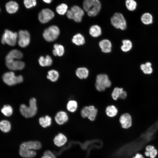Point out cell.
Returning a JSON list of instances; mask_svg holds the SVG:
<instances>
[{
  "mask_svg": "<svg viewBox=\"0 0 158 158\" xmlns=\"http://www.w3.org/2000/svg\"><path fill=\"white\" fill-rule=\"evenodd\" d=\"M59 76V73L58 71L54 70H52L49 71L48 72L47 78L51 81L55 82L57 80Z\"/></svg>",
  "mask_w": 158,
  "mask_h": 158,
  "instance_id": "obj_32",
  "label": "cell"
},
{
  "mask_svg": "<svg viewBox=\"0 0 158 158\" xmlns=\"http://www.w3.org/2000/svg\"><path fill=\"white\" fill-rule=\"evenodd\" d=\"M89 32L92 37H97L101 35L102 31L100 26L97 25H94L90 28Z\"/></svg>",
  "mask_w": 158,
  "mask_h": 158,
  "instance_id": "obj_23",
  "label": "cell"
},
{
  "mask_svg": "<svg viewBox=\"0 0 158 158\" xmlns=\"http://www.w3.org/2000/svg\"><path fill=\"white\" fill-rule=\"evenodd\" d=\"M23 54L19 50L14 49L11 50L6 57V62H8L15 59H19L22 58Z\"/></svg>",
  "mask_w": 158,
  "mask_h": 158,
  "instance_id": "obj_15",
  "label": "cell"
},
{
  "mask_svg": "<svg viewBox=\"0 0 158 158\" xmlns=\"http://www.w3.org/2000/svg\"><path fill=\"white\" fill-rule=\"evenodd\" d=\"M97 112V109L93 106H85L81 111V115L83 118H87L91 121H94Z\"/></svg>",
  "mask_w": 158,
  "mask_h": 158,
  "instance_id": "obj_9",
  "label": "cell"
},
{
  "mask_svg": "<svg viewBox=\"0 0 158 158\" xmlns=\"http://www.w3.org/2000/svg\"><path fill=\"white\" fill-rule=\"evenodd\" d=\"M4 82L7 85L12 86L22 82L23 78L21 75L16 76L14 73L12 71L7 72L2 76Z\"/></svg>",
  "mask_w": 158,
  "mask_h": 158,
  "instance_id": "obj_7",
  "label": "cell"
},
{
  "mask_svg": "<svg viewBox=\"0 0 158 158\" xmlns=\"http://www.w3.org/2000/svg\"><path fill=\"white\" fill-rule=\"evenodd\" d=\"M89 71L85 67H80L76 70L75 73L77 76L80 79L87 78L89 75Z\"/></svg>",
  "mask_w": 158,
  "mask_h": 158,
  "instance_id": "obj_22",
  "label": "cell"
},
{
  "mask_svg": "<svg viewBox=\"0 0 158 158\" xmlns=\"http://www.w3.org/2000/svg\"><path fill=\"white\" fill-rule=\"evenodd\" d=\"M42 147L41 143L37 141H30L22 143L20 148L27 149L32 150H38Z\"/></svg>",
  "mask_w": 158,
  "mask_h": 158,
  "instance_id": "obj_13",
  "label": "cell"
},
{
  "mask_svg": "<svg viewBox=\"0 0 158 158\" xmlns=\"http://www.w3.org/2000/svg\"><path fill=\"white\" fill-rule=\"evenodd\" d=\"M125 4L126 8L130 11H134L137 8V3L134 0H126Z\"/></svg>",
  "mask_w": 158,
  "mask_h": 158,
  "instance_id": "obj_36",
  "label": "cell"
},
{
  "mask_svg": "<svg viewBox=\"0 0 158 158\" xmlns=\"http://www.w3.org/2000/svg\"><path fill=\"white\" fill-rule=\"evenodd\" d=\"M123 90V89L122 88L115 87L111 94V97L114 100H116L118 98H119L121 92Z\"/></svg>",
  "mask_w": 158,
  "mask_h": 158,
  "instance_id": "obj_37",
  "label": "cell"
},
{
  "mask_svg": "<svg viewBox=\"0 0 158 158\" xmlns=\"http://www.w3.org/2000/svg\"><path fill=\"white\" fill-rule=\"evenodd\" d=\"M127 92L123 90L121 92L119 97V98L122 99H124L127 97Z\"/></svg>",
  "mask_w": 158,
  "mask_h": 158,
  "instance_id": "obj_41",
  "label": "cell"
},
{
  "mask_svg": "<svg viewBox=\"0 0 158 158\" xmlns=\"http://www.w3.org/2000/svg\"><path fill=\"white\" fill-rule=\"evenodd\" d=\"M99 45L103 52L108 53L111 51L112 44L109 40L107 39L103 40L99 42Z\"/></svg>",
  "mask_w": 158,
  "mask_h": 158,
  "instance_id": "obj_17",
  "label": "cell"
},
{
  "mask_svg": "<svg viewBox=\"0 0 158 158\" xmlns=\"http://www.w3.org/2000/svg\"><path fill=\"white\" fill-rule=\"evenodd\" d=\"M66 107L69 111L74 112L77 109V103L74 100H70L67 103Z\"/></svg>",
  "mask_w": 158,
  "mask_h": 158,
  "instance_id": "obj_34",
  "label": "cell"
},
{
  "mask_svg": "<svg viewBox=\"0 0 158 158\" xmlns=\"http://www.w3.org/2000/svg\"><path fill=\"white\" fill-rule=\"evenodd\" d=\"M5 7L7 12L10 14H13L16 12L19 8L18 4L16 1H10L6 4Z\"/></svg>",
  "mask_w": 158,
  "mask_h": 158,
  "instance_id": "obj_19",
  "label": "cell"
},
{
  "mask_svg": "<svg viewBox=\"0 0 158 158\" xmlns=\"http://www.w3.org/2000/svg\"><path fill=\"white\" fill-rule=\"evenodd\" d=\"M40 125L43 128H46L50 126L51 123V118L49 116L40 117L39 119Z\"/></svg>",
  "mask_w": 158,
  "mask_h": 158,
  "instance_id": "obj_28",
  "label": "cell"
},
{
  "mask_svg": "<svg viewBox=\"0 0 158 158\" xmlns=\"http://www.w3.org/2000/svg\"><path fill=\"white\" fill-rule=\"evenodd\" d=\"M144 154L146 157H149L150 156V152L147 151H145L144 152Z\"/></svg>",
  "mask_w": 158,
  "mask_h": 158,
  "instance_id": "obj_44",
  "label": "cell"
},
{
  "mask_svg": "<svg viewBox=\"0 0 158 158\" xmlns=\"http://www.w3.org/2000/svg\"><path fill=\"white\" fill-rule=\"evenodd\" d=\"M59 34V28L56 26L52 25L44 30L43 35L46 40L51 42L55 40L58 37Z\"/></svg>",
  "mask_w": 158,
  "mask_h": 158,
  "instance_id": "obj_8",
  "label": "cell"
},
{
  "mask_svg": "<svg viewBox=\"0 0 158 158\" xmlns=\"http://www.w3.org/2000/svg\"><path fill=\"white\" fill-rule=\"evenodd\" d=\"M29 105L27 106L24 104L20 105V111L21 114L26 118L35 116L37 111L36 100L34 98H31L29 101Z\"/></svg>",
  "mask_w": 158,
  "mask_h": 158,
  "instance_id": "obj_2",
  "label": "cell"
},
{
  "mask_svg": "<svg viewBox=\"0 0 158 158\" xmlns=\"http://www.w3.org/2000/svg\"><path fill=\"white\" fill-rule=\"evenodd\" d=\"M72 41L74 44L78 46L82 45L85 42L84 37L80 33L74 35L72 39Z\"/></svg>",
  "mask_w": 158,
  "mask_h": 158,
  "instance_id": "obj_26",
  "label": "cell"
},
{
  "mask_svg": "<svg viewBox=\"0 0 158 158\" xmlns=\"http://www.w3.org/2000/svg\"><path fill=\"white\" fill-rule=\"evenodd\" d=\"M23 3L27 8H30L35 6L37 4L36 0H24Z\"/></svg>",
  "mask_w": 158,
  "mask_h": 158,
  "instance_id": "obj_38",
  "label": "cell"
},
{
  "mask_svg": "<svg viewBox=\"0 0 158 158\" xmlns=\"http://www.w3.org/2000/svg\"><path fill=\"white\" fill-rule=\"evenodd\" d=\"M83 7L89 16H95L100 11L101 5L98 0H84Z\"/></svg>",
  "mask_w": 158,
  "mask_h": 158,
  "instance_id": "obj_1",
  "label": "cell"
},
{
  "mask_svg": "<svg viewBox=\"0 0 158 158\" xmlns=\"http://www.w3.org/2000/svg\"><path fill=\"white\" fill-rule=\"evenodd\" d=\"M111 22L116 28L124 30L127 28L126 21L123 15L121 13H115L111 18Z\"/></svg>",
  "mask_w": 158,
  "mask_h": 158,
  "instance_id": "obj_6",
  "label": "cell"
},
{
  "mask_svg": "<svg viewBox=\"0 0 158 158\" xmlns=\"http://www.w3.org/2000/svg\"><path fill=\"white\" fill-rule=\"evenodd\" d=\"M119 122L121 127L124 129H128L132 125L133 120L131 115L126 113L122 114L119 118Z\"/></svg>",
  "mask_w": 158,
  "mask_h": 158,
  "instance_id": "obj_12",
  "label": "cell"
},
{
  "mask_svg": "<svg viewBox=\"0 0 158 158\" xmlns=\"http://www.w3.org/2000/svg\"><path fill=\"white\" fill-rule=\"evenodd\" d=\"M11 127V124L9 121L4 120L0 122V129L3 132H8L10 130Z\"/></svg>",
  "mask_w": 158,
  "mask_h": 158,
  "instance_id": "obj_31",
  "label": "cell"
},
{
  "mask_svg": "<svg viewBox=\"0 0 158 158\" xmlns=\"http://www.w3.org/2000/svg\"><path fill=\"white\" fill-rule=\"evenodd\" d=\"M54 16V13L51 10L48 8H45L39 12L38 19L40 23H45L53 19Z\"/></svg>",
  "mask_w": 158,
  "mask_h": 158,
  "instance_id": "obj_10",
  "label": "cell"
},
{
  "mask_svg": "<svg viewBox=\"0 0 158 158\" xmlns=\"http://www.w3.org/2000/svg\"><path fill=\"white\" fill-rule=\"evenodd\" d=\"M56 123L59 125H62L68 120V117L67 113L61 111L57 113L55 117Z\"/></svg>",
  "mask_w": 158,
  "mask_h": 158,
  "instance_id": "obj_16",
  "label": "cell"
},
{
  "mask_svg": "<svg viewBox=\"0 0 158 158\" xmlns=\"http://www.w3.org/2000/svg\"><path fill=\"white\" fill-rule=\"evenodd\" d=\"M1 112L5 116H9L12 114L13 109L10 105H6L1 109Z\"/></svg>",
  "mask_w": 158,
  "mask_h": 158,
  "instance_id": "obj_35",
  "label": "cell"
},
{
  "mask_svg": "<svg viewBox=\"0 0 158 158\" xmlns=\"http://www.w3.org/2000/svg\"><path fill=\"white\" fill-rule=\"evenodd\" d=\"M0 11H1V10H0Z\"/></svg>",
  "mask_w": 158,
  "mask_h": 158,
  "instance_id": "obj_46",
  "label": "cell"
},
{
  "mask_svg": "<svg viewBox=\"0 0 158 158\" xmlns=\"http://www.w3.org/2000/svg\"><path fill=\"white\" fill-rule=\"evenodd\" d=\"M154 149L155 147L153 145H149L146 147L145 150L146 151L150 152Z\"/></svg>",
  "mask_w": 158,
  "mask_h": 158,
  "instance_id": "obj_42",
  "label": "cell"
},
{
  "mask_svg": "<svg viewBox=\"0 0 158 158\" xmlns=\"http://www.w3.org/2000/svg\"><path fill=\"white\" fill-rule=\"evenodd\" d=\"M68 9V6L65 4L62 3L58 5L56 8V11L60 15H64L66 13Z\"/></svg>",
  "mask_w": 158,
  "mask_h": 158,
  "instance_id": "obj_33",
  "label": "cell"
},
{
  "mask_svg": "<svg viewBox=\"0 0 158 158\" xmlns=\"http://www.w3.org/2000/svg\"><path fill=\"white\" fill-rule=\"evenodd\" d=\"M158 154L157 150L154 149L152 151L150 152V158H155Z\"/></svg>",
  "mask_w": 158,
  "mask_h": 158,
  "instance_id": "obj_40",
  "label": "cell"
},
{
  "mask_svg": "<svg viewBox=\"0 0 158 158\" xmlns=\"http://www.w3.org/2000/svg\"><path fill=\"white\" fill-rule=\"evenodd\" d=\"M111 82L108 76L105 74H100L97 75L96 78L95 87L99 91L104 90L107 88L110 87Z\"/></svg>",
  "mask_w": 158,
  "mask_h": 158,
  "instance_id": "obj_3",
  "label": "cell"
},
{
  "mask_svg": "<svg viewBox=\"0 0 158 158\" xmlns=\"http://www.w3.org/2000/svg\"><path fill=\"white\" fill-rule=\"evenodd\" d=\"M41 158H56L54 154L51 151L47 150L44 153V155Z\"/></svg>",
  "mask_w": 158,
  "mask_h": 158,
  "instance_id": "obj_39",
  "label": "cell"
},
{
  "mask_svg": "<svg viewBox=\"0 0 158 158\" xmlns=\"http://www.w3.org/2000/svg\"><path fill=\"white\" fill-rule=\"evenodd\" d=\"M105 112L107 115L111 117L115 116L118 112L116 107L113 105L109 106L106 108Z\"/></svg>",
  "mask_w": 158,
  "mask_h": 158,
  "instance_id": "obj_29",
  "label": "cell"
},
{
  "mask_svg": "<svg viewBox=\"0 0 158 158\" xmlns=\"http://www.w3.org/2000/svg\"><path fill=\"white\" fill-rule=\"evenodd\" d=\"M54 49L53 50L52 53L54 56H61L63 54L64 49L62 45L56 44L54 45Z\"/></svg>",
  "mask_w": 158,
  "mask_h": 158,
  "instance_id": "obj_27",
  "label": "cell"
},
{
  "mask_svg": "<svg viewBox=\"0 0 158 158\" xmlns=\"http://www.w3.org/2000/svg\"><path fill=\"white\" fill-rule=\"evenodd\" d=\"M132 158H145L141 154L137 153Z\"/></svg>",
  "mask_w": 158,
  "mask_h": 158,
  "instance_id": "obj_43",
  "label": "cell"
},
{
  "mask_svg": "<svg viewBox=\"0 0 158 158\" xmlns=\"http://www.w3.org/2000/svg\"><path fill=\"white\" fill-rule=\"evenodd\" d=\"M140 68L142 73L145 75L151 74L153 72L152 63L150 62L141 64L140 66Z\"/></svg>",
  "mask_w": 158,
  "mask_h": 158,
  "instance_id": "obj_21",
  "label": "cell"
},
{
  "mask_svg": "<svg viewBox=\"0 0 158 158\" xmlns=\"http://www.w3.org/2000/svg\"><path fill=\"white\" fill-rule=\"evenodd\" d=\"M122 45L121 47V49L124 52L130 51L132 48L133 44L130 40H124L122 41Z\"/></svg>",
  "mask_w": 158,
  "mask_h": 158,
  "instance_id": "obj_30",
  "label": "cell"
},
{
  "mask_svg": "<svg viewBox=\"0 0 158 158\" xmlns=\"http://www.w3.org/2000/svg\"><path fill=\"white\" fill-rule=\"evenodd\" d=\"M6 63L7 68L12 70H20L23 69L25 66L24 63L19 60H14Z\"/></svg>",
  "mask_w": 158,
  "mask_h": 158,
  "instance_id": "obj_14",
  "label": "cell"
},
{
  "mask_svg": "<svg viewBox=\"0 0 158 158\" xmlns=\"http://www.w3.org/2000/svg\"><path fill=\"white\" fill-rule=\"evenodd\" d=\"M67 140L66 137L62 133H59L56 135L53 140L55 145L59 147L63 145L66 142Z\"/></svg>",
  "mask_w": 158,
  "mask_h": 158,
  "instance_id": "obj_18",
  "label": "cell"
},
{
  "mask_svg": "<svg viewBox=\"0 0 158 158\" xmlns=\"http://www.w3.org/2000/svg\"><path fill=\"white\" fill-rule=\"evenodd\" d=\"M18 35L16 32L5 30L2 37L1 42L3 44L6 43L10 46H14L17 42Z\"/></svg>",
  "mask_w": 158,
  "mask_h": 158,
  "instance_id": "obj_5",
  "label": "cell"
},
{
  "mask_svg": "<svg viewBox=\"0 0 158 158\" xmlns=\"http://www.w3.org/2000/svg\"><path fill=\"white\" fill-rule=\"evenodd\" d=\"M19 153L20 156L25 158H32L36 155L34 150L21 148L20 149Z\"/></svg>",
  "mask_w": 158,
  "mask_h": 158,
  "instance_id": "obj_20",
  "label": "cell"
},
{
  "mask_svg": "<svg viewBox=\"0 0 158 158\" xmlns=\"http://www.w3.org/2000/svg\"><path fill=\"white\" fill-rule=\"evenodd\" d=\"M18 44L21 47H25L28 46L30 41L29 32L26 30H20L18 34Z\"/></svg>",
  "mask_w": 158,
  "mask_h": 158,
  "instance_id": "obj_11",
  "label": "cell"
},
{
  "mask_svg": "<svg viewBox=\"0 0 158 158\" xmlns=\"http://www.w3.org/2000/svg\"><path fill=\"white\" fill-rule=\"evenodd\" d=\"M39 62L42 66H49L52 64V60L49 55L46 56L45 57L41 56L39 59Z\"/></svg>",
  "mask_w": 158,
  "mask_h": 158,
  "instance_id": "obj_25",
  "label": "cell"
},
{
  "mask_svg": "<svg viewBox=\"0 0 158 158\" xmlns=\"http://www.w3.org/2000/svg\"><path fill=\"white\" fill-rule=\"evenodd\" d=\"M142 22L145 25L152 24L153 22V17L149 13H145L142 15L140 18Z\"/></svg>",
  "mask_w": 158,
  "mask_h": 158,
  "instance_id": "obj_24",
  "label": "cell"
},
{
  "mask_svg": "<svg viewBox=\"0 0 158 158\" xmlns=\"http://www.w3.org/2000/svg\"><path fill=\"white\" fill-rule=\"evenodd\" d=\"M84 14V11L81 8L78 6L74 5L68 10L66 16L69 19H73L78 23L81 21Z\"/></svg>",
  "mask_w": 158,
  "mask_h": 158,
  "instance_id": "obj_4",
  "label": "cell"
},
{
  "mask_svg": "<svg viewBox=\"0 0 158 158\" xmlns=\"http://www.w3.org/2000/svg\"><path fill=\"white\" fill-rule=\"evenodd\" d=\"M45 3L47 4H50L52 1V0H42Z\"/></svg>",
  "mask_w": 158,
  "mask_h": 158,
  "instance_id": "obj_45",
  "label": "cell"
}]
</instances>
